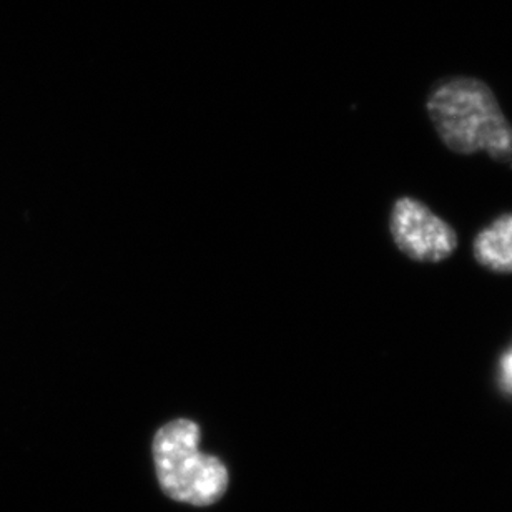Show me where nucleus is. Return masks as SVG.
<instances>
[{"label": "nucleus", "instance_id": "obj_1", "mask_svg": "<svg viewBox=\"0 0 512 512\" xmlns=\"http://www.w3.org/2000/svg\"><path fill=\"white\" fill-rule=\"evenodd\" d=\"M426 112L451 152H483L512 167V124L484 80L469 75L438 80L426 97Z\"/></svg>", "mask_w": 512, "mask_h": 512}, {"label": "nucleus", "instance_id": "obj_2", "mask_svg": "<svg viewBox=\"0 0 512 512\" xmlns=\"http://www.w3.org/2000/svg\"><path fill=\"white\" fill-rule=\"evenodd\" d=\"M202 429L187 418L173 419L158 429L152 459L158 486L175 503L208 508L222 501L230 488L227 464L200 451Z\"/></svg>", "mask_w": 512, "mask_h": 512}, {"label": "nucleus", "instance_id": "obj_3", "mask_svg": "<svg viewBox=\"0 0 512 512\" xmlns=\"http://www.w3.org/2000/svg\"><path fill=\"white\" fill-rule=\"evenodd\" d=\"M389 233L399 252L419 263L448 260L459 243L456 230L426 203L413 197H401L394 202Z\"/></svg>", "mask_w": 512, "mask_h": 512}, {"label": "nucleus", "instance_id": "obj_4", "mask_svg": "<svg viewBox=\"0 0 512 512\" xmlns=\"http://www.w3.org/2000/svg\"><path fill=\"white\" fill-rule=\"evenodd\" d=\"M473 255L474 260L486 270L499 275H511L512 212L499 215L476 235Z\"/></svg>", "mask_w": 512, "mask_h": 512}, {"label": "nucleus", "instance_id": "obj_5", "mask_svg": "<svg viewBox=\"0 0 512 512\" xmlns=\"http://www.w3.org/2000/svg\"><path fill=\"white\" fill-rule=\"evenodd\" d=\"M499 384L508 394H512V346L504 351L499 360Z\"/></svg>", "mask_w": 512, "mask_h": 512}]
</instances>
